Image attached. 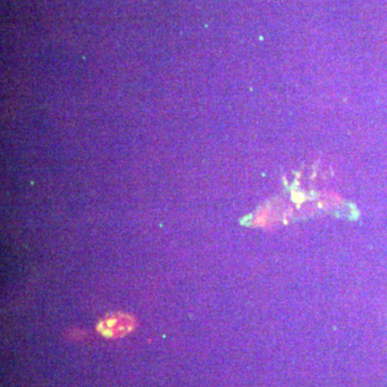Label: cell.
<instances>
[{"label": "cell", "instance_id": "cell-1", "mask_svg": "<svg viewBox=\"0 0 387 387\" xmlns=\"http://www.w3.org/2000/svg\"><path fill=\"white\" fill-rule=\"evenodd\" d=\"M137 326V318L124 312H116L104 318L97 325V331L103 337L116 339L129 335Z\"/></svg>", "mask_w": 387, "mask_h": 387}]
</instances>
